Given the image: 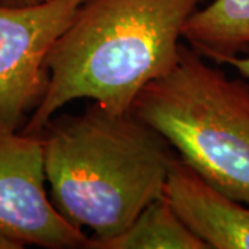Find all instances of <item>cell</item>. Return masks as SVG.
<instances>
[{"label":"cell","mask_w":249,"mask_h":249,"mask_svg":"<svg viewBox=\"0 0 249 249\" xmlns=\"http://www.w3.org/2000/svg\"><path fill=\"white\" fill-rule=\"evenodd\" d=\"M50 199L62 217L116 237L152 201L165 196L178 160L170 142L130 112H112L93 101L79 115L52 118L40 132Z\"/></svg>","instance_id":"obj_1"},{"label":"cell","mask_w":249,"mask_h":249,"mask_svg":"<svg viewBox=\"0 0 249 249\" xmlns=\"http://www.w3.org/2000/svg\"><path fill=\"white\" fill-rule=\"evenodd\" d=\"M202 1L86 0L47 55L49 86L21 132L40 134L80 98L130 112L142 88L176 65L183 27Z\"/></svg>","instance_id":"obj_2"},{"label":"cell","mask_w":249,"mask_h":249,"mask_svg":"<svg viewBox=\"0 0 249 249\" xmlns=\"http://www.w3.org/2000/svg\"><path fill=\"white\" fill-rule=\"evenodd\" d=\"M211 186L249 205V85L181 43L176 65L139 93L132 109Z\"/></svg>","instance_id":"obj_3"},{"label":"cell","mask_w":249,"mask_h":249,"mask_svg":"<svg viewBox=\"0 0 249 249\" xmlns=\"http://www.w3.org/2000/svg\"><path fill=\"white\" fill-rule=\"evenodd\" d=\"M86 0L0 4V130L19 132L45 97L46 60Z\"/></svg>","instance_id":"obj_4"},{"label":"cell","mask_w":249,"mask_h":249,"mask_svg":"<svg viewBox=\"0 0 249 249\" xmlns=\"http://www.w3.org/2000/svg\"><path fill=\"white\" fill-rule=\"evenodd\" d=\"M45 181L42 136L0 130V249L86 248L90 237L55 209Z\"/></svg>","instance_id":"obj_5"},{"label":"cell","mask_w":249,"mask_h":249,"mask_svg":"<svg viewBox=\"0 0 249 249\" xmlns=\"http://www.w3.org/2000/svg\"><path fill=\"white\" fill-rule=\"evenodd\" d=\"M165 196L208 249H249V205L211 186L178 157L170 168Z\"/></svg>","instance_id":"obj_6"},{"label":"cell","mask_w":249,"mask_h":249,"mask_svg":"<svg viewBox=\"0 0 249 249\" xmlns=\"http://www.w3.org/2000/svg\"><path fill=\"white\" fill-rule=\"evenodd\" d=\"M181 37L216 64L249 47V0H213L186 21Z\"/></svg>","instance_id":"obj_7"},{"label":"cell","mask_w":249,"mask_h":249,"mask_svg":"<svg viewBox=\"0 0 249 249\" xmlns=\"http://www.w3.org/2000/svg\"><path fill=\"white\" fill-rule=\"evenodd\" d=\"M89 249H208L187 227L163 196L142 211L122 234L104 241H91Z\"/></svg>","instance_id":"obj_8"},{"label":"cell","mask_w":249,"mask_h":249,"mask_svg":"<svg viewBox=\"0 0 249 249\" xmlns=\"http://www.w3.org/2000/svg\"><path fill=\"white\" fill-rule=\"evenodd\" d=\"M223 64L231 65L237 71L240 72V75L245 79H249V55L248 57H241V55H232L226 58Z\"/></svg>","instance_id":"obj_9"},{"label":"cell","mask_w":249,"mask_h":249,"mask_svg":"<svg viewBox=\"0 0 249 249\" xmlns=\"http://www.w3.org/2000/svg\"><path fill=\"white\" fill-rule=\"evenodd\" d=\"M46 0H0V4L10 6V7H24V6H34L43 3Z\"/></svg>","instance_id":"obj_10"}]
</instances>
